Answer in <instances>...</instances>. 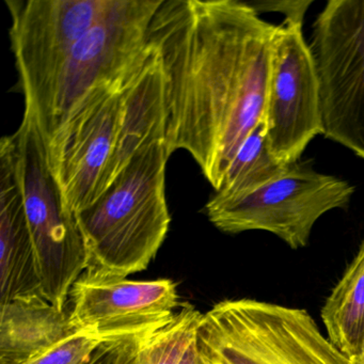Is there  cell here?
I'll return each mask as SVG.
<instances>
[{"instance_id":"4fadbf2b","label":"cell","mask_w":364,"mask_h":364,"mask_svg":"<svg viewBox=\"0 0 364 364\" xmlns=\"http://www.w3.org/2000/svg\"><path fill=\"white\" fill-rule=\"evenodd\" d=\"M165 138V82L159 57L151 48L125 89L122 124L107 187L138 151Z\"/></svg>"},{"instance_id":"ac0fdd59","label":"cell","mask_w":364,"mask_h":364,"mask_svg":"<svg viewBox=\"0 0 364 364\" xmlns=\"http://www.w3.org/2000/svg\"><path fill=\"white\" fill-rule=\"evenodd\" d=\"M102 341L87 334H72L22 364H85Z\"/></svg>"},{"instance_id":"30bf717a","label":"cell","mask_w":364,"mask_h":364,"mask_svg":"<svg viewBox=\"0 0 364 364\" xmlns=\"http://www.w3.org/2000/svg\"><path fill=\"white\" fill-rule=\"evenodd\" d=\"M116 0H6L10 40L25 106L35 102L74 46Z\"/></svg>"},{"instance_id":"8fae6325","label":"cell","mask_w":364,"mask_h":364,"mask_svg":"<svg viewBox=\"0 0 364 364\" xmlns=\"http://www.w3.org/2000/svg\"><path fill=\"white\" fill-rule=\"evenodd\" d=\"M69 301L75 331L102 342L150 336L182 306L170 279L136 281L89 272L74 283Z\"/></svg>"},{"instance_id":"e0dca14e","label":"cell","mask_w":364,"mask_h":364,"mask_svg":"<svg viewBox=\"0 0 364 364\" xmlns=\"http://www.w3.org/2000/svg\"><path fill=\"white\" fill-rule=\"evenodd\" d=\"M202 315L193 304H182L166 325L142 341L134 364H180L197 340Z\"/></svg>"},{"instance_id":"6da1fadb","label":"cell","mask_w":364,"mask_h":364,"mask_svg":"<svg viewBox=\"0 0 364 364\" xmlns=\"http://www.w3.org/2000/svg\"><path fill=\"white\" fill-rule=\"evenodd\" d=\"M277 27L240 0H163L153 16L168 155L188 152L215 191L265 121Z\"/></svg>"},{"instance_id":"52a82bcc","label":"cell","mask_w":364,"mask_h":364,"mask_svg":"<svg viewBox=\"0 0 364 364\" xmlns=\"http://www.w3.org/2000/svg\"><path fill=\"white\" fill-rule=\"evenodd\" d=\"M310 48L321 80L323 136L364 159V0H329Z\"/></svg>"},{"instance_id":"9a60e30c","label":"cell","mask_w":364,"mask_h":364,"mask_svg":"<svg viewBox=\"0 0 364 364\" xmlns=\"http://www.w3.org/2000/svg\"><path fill=\"white\" fill-rule=\"evenodd\" d=\"M329 340L355 359L364 351V242L321 311Z\"/></svg>"},{"instance_id":"5bb4252c","label":"cell","mask_w":364,"mask_h":364,"mask_svg":"<svg viewBox=\"0 0 364 364\" xmlns=\"http://www.w3.org/2000/svg\"><path fill=\"white\" fill-rule=\"evenodd\" d=\"M76 333L65 311L42 295L0 304V364H22Z\"/></svg>"},{"instance_id":"9c48e42d","label":"cell","mask_w":364,"mask_h":364,"mask_svg":"<svg viewBox=\"0 0 364 364\" xmlns=\"http://www.w3.org/2000/svg\"><path fill=\"white\" fill-rule=\"evenodd\" d=\"M302 23L277 27L266 102V142L281 165L298 163L306 146L323 135L321 80Z\"/></svg>"},{"instance_id":"ffe728a7","label":"cell","mask_w":364,"mask_h":364,"mask_svg":"<svg viewBox=\"0 0 364 364\" xmlns=\"http://www.w3.org/2000/svg\"><path fill=\"white\" fill-rule=\"evenodd\" d=\"M257 14L280 12L285 22L302 23L313 0H251L246 1Z\"/></svg>"},{"instance_id":"7c38bea8","label":"cell","mask_w":364,"mask_h":364,"mask_svg":"<svg viewBox=\"0 0 364 364\" xmlns=\"http://www.w3.org/2000/svg\"><path fill=\"white\" fill-rule=\"evenodd\" d=\"M0 304H5L42 293L11 136L0 141Z\"/></svg>"},{"instance_id":"3957f363","label":"cell","mask_w":364,"mask_h":364,"mask_svg":"<svg viewBox=\"0 0 364 364\" xmlns=\"http://www.w3.org/2000/svg\"><path fill=\"white\" fill-rule=\"evenodd\" d=\"M163 0H116L74 46L33 104L25 106L48 142L93 91L133 73L151 52L149 28Z\"/></svg>"},{"instance_id":"7a4b0ae2","label":"cell","mask_w":364,"mask_h":364,"mask_svg":"<svg viewBox=\"0 0 364 364\" xmlns=\"http://www.w3.org/2000/svg\"><path fill=\"white\" fill-rule=\"evenodd\" d=\"M169 157L165 140L144 146L75 214L86 248L85 272L127 278L148 268L171 223L165 189Z\"/></svg>"},{"instance_id":"d6986e66","label":"cell","mask_w":364,"mask_h":364,"mask_svg":"<svg viewBox=\"0 0 364 364\" xmlns=\"http://www.w3.org/2000/svg\"><path fill=\"white\" fill-rule=\"evenodd\" d=\"M146 338L142 336L101 343L85 364H134L140 345Z\"/></svg>"},{"instance_id":"ba28073f","label":"cell","mask_w":364,"mask_h":364,"mask_svg":"<svg viewBox=\"0 0 364 364\" xmlns=\"http://www.w3.org/2000/svg\"><path fill=\"white\" fill-rule=\"evenodd\" d=\"M138 69L91 92L46 142L50 169L72 214L88 208L107 187L122 124L125 89Z\"/></svg>"},{"instance_id":"7402d4cb","label":"cell","mask_w":364,"mask_h":364,"mask_svg":"<svg viewBox=\"0 0 364 364\" xmlns=\"http://www.w3.org/2000/svg\"><path fill=\"white\" fill-rule=\"evenodd\" d=\"M353 360V364H364V351L363 353H362L360 357L355 358V359H351Z\"/></svg>"},{"instance_id":"44dd1931","label":"cell","mask_w":364,"mask_h":364,"mask_svg":"<svg viewBox=\"0 0 364 364\" xmlns=\"http://www.w3.org/2000/svg\"><path fill=\"white\" fill-rule=\"evenodd\" d=\"M180 364H203L197 340L193 343L185 353L184 357L181 360Z\"/></svg>"},{"instance_id":"603a6c76","label":"cell","mask_w":364,"mask_h":364,"mask_svg":"<svg viewBox=\"0 0 364 364\" xmlns=\"http://www.w3.org/2000/svg\"><path fill=\"white\" fill-rule=\"evenodd\" d=\"M202 360H203V358H202ZM203 364H216V363H213V362H208V361H205V360H203Z\"/></svg>"},{"instance_id":"277c9868","label":"cell","mask_w":364,"mask_h":364,"mask_svg":"<svg viewBox=\"0 0 364 364\" xmlns=\"http://www.w3.org/2000/svg\"><path fill=\"white\" fill-rule=\"evenodd\" d=\"M203 360L216 364H353L304 309L242 298L202 315Z\"/></svg>"},{"instance_id":"5b68a950","label":"cell","mask_w":364,"mask_h":364,"mask_svg":"<svg viewBox=\"0 0 364 364\" xmlns=\"http://www.w3.org/2000/svg\"><path fill=\"white\" fill-rule=\"evenodd\" d=\"M11 137L42 296L65 311L72 287L86 270L84 240L50 169L46 140L35 121L24 114Z\"/></svg>"},{"instance_id":"2e32d148","label":"cell","mask_w":364,"mask_h":364,"mask_svg":"<svg viewBox=\"0 0 364 364\" xmlns=\"http://www.w3.org/2000/svg\"><path fill=\"white\" fill-rule=\"evenodd\" d=\"M270 154L266 142V123L262 122L245 140L213 197L229 200L248 195L287 171Z\"/></svg>"},{"instance_id":"8992f818","label":"cell","mask_w":364,"mask_h":364,"mask_svg":"<svg viewBox=\"0 0 364 364\" xmlns=\"http://www.w3.org/2000/svg\"><path fill=\"white\" fill-rule=\"evenodd\" d=\"M353 193L350 183L317 172L310 161H299L248 195L229 200L210 198L205 212L223 233L269 232L297 250L309 244L317 220L330 210L346 208Z\"/></svg>"}]
</instances>
